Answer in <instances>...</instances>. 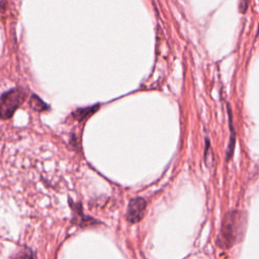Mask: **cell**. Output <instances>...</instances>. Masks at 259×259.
Returning a JSON list of instances; mask_svg holds the SVG:
<instances>
[{
	"mask_svg": "<svg viewBox=\"0 0 259 259\" xmlns=\"http://www.w3.org/2000/svg\"><path fill=\"white\" fill-rule=\"evenodd\" d=\"M245 214L238 211H233L226 214L223 222H222L220 233V243H222V247L230 248L234 244L238 243L245 233Z\"/></svg>",
	"mask_w": 259,
	"mask_h": 259,
	"instance_id": "1",
	"label": "cell"
},
{
	"mask_svg": "<svg viewBox=\"0 0 259 259\" xmlns=\"http://www.w3.org/2000/svg\"><path fill=\"white\" fill-rule=\"evenodd\" d=\"M27 97V91L23 88H13L0 97V119H10Z\"/></svg>",
	"mask_w": 259,
	"mask_h": 259,
	"instance_id": "2",
	"label": "cell"
},
{
	"mask_svg": "<svg viewBox=\"0 0 259 259\" xmlns=\"http://www.w3.org/2000/svg\"><path fill=\"white\" fill-rule=\"evenodd\" d=\"M147 207V202L144 198L142 197H135L131 199L130 201L128 210H127V220L130 222V223H138L140 222L146 211Z\"/></svg>",
	"mask_w": 259,
	"mask_h": 259,
	"instance_id": "3",
	"label": "cell"
},
{
	"mask_svg": "<svg viewBox=\"0 0 259 259\" xmlns=\"http://www.w3.org/2000/svg\"><path fill=\"white\" fill-rule=\"evenodd\" d=\"M228 117H229V128H230V142L228 145V149H227V159H230L234 153L235 149V142H236V133H235V129L233 126V116H232V110L230 109V106L228 104Z\"/></svg>",
	"mask_w": 259,
	"mask_h": 259,
	"instance_id": "4",
	"label": "cell"
},
{
	"mask_svg": "<svg viewBox=\"0 0 259 259\" xmlns=\"http://www.w3.org/2000/svg\"><path fill=\"white\" fill-rule=\"evenodd\" d=\"M98 109V105H96V106H90V107H84V108H79L77 109L76 112L73 113V117L75 118L76 120L78 121H83L85 120L86 118H88L89 116H91L92 114H94L96 110Z\"/></svg>",
	"mask_w": 259,
	"mask_h": 259,
	"instance_id": "5",
	"label": "cell"
},
{
	"mask_svg": "<svg viewBox=\"0 0 259 259\" xmlns=\"http://www.w3.org/2000/svg\"><path fill=\"white\" fill-rule=\"evenodd\" d=\"M31 106L35 110V112H40V113L49 108L48 105L38 96H35V95H33L31 97Z\"/></svg>",
	"mask_w": 259,
	"mask_h": 259,
	"instance_id": "6",
	"label": "cell"
},
{
	"mask_svg": "<svg viewBox=\"0 0 259 259\" xmlns=\"http://www.w3.org/2000/svg\"><path fill=\"white\" fill-rule=\"evenodd\" d=\"M240 10H241L242 13H245L247 7H248V0H241L240 1Z\"/></svg>",
	"mask_w": 259,
	"mask_h": 259,
	"instance_id": "7",
	"label": "cell"
},
{
	"mask_svg": "<svg viewBox=\"0 0 259 259\" xmlns=\"http://www.w3.org/2000/svg\"><path fill=\"white\" fill-rule=\"evenodd\" d=\"M0 6L5 7V0H0Z\"/></svg>",
	"mask_w": 259,
	"mask_h": 259,
	"instance_id": "8",
	"label": "cell"
}]
</instances>
